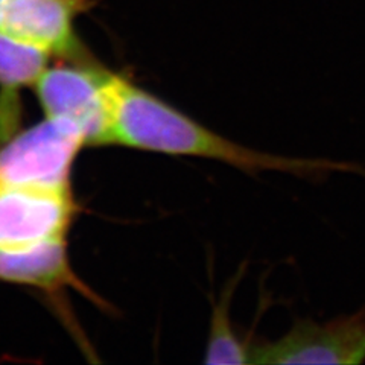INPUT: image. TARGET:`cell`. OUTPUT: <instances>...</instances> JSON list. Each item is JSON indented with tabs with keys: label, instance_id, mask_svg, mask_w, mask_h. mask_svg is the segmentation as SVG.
<instances>
[{
	"label": "cell",
	"instance_id": "obj_1",
	"mask_svg": "<svg viewBox=\"0 0 365 365\" xmlns=\"http://www.w3.org/2000/svg\"><path fill=\"white\" fill-rule=\"evenodd\" d=\"M108 95L113 145L215 160L248 174L276 170L317 182L327 180L334 173L365 177V168L358 163L277 155L236 143L119 73H108Z\"/></svg>",
	"mask_w": 365,
	"mask_h": 365
},
{
	"label": "cell",
	"instance_id": "obj_2",
	"mask_svg": "<svg viewBox=\"0 0 365 365\" xmlns=\"http://www.w3.org/2000/svg\"><path fill=\"white\" fill-rule=\"evenodd\" d=\"M108 73L86 61L46 68L34 84L44 118L72 125L86 146L113 145Z\"/></svg>",
	"mask_w": 365,
	"mask_h": 365
},
{
	"label": "cell",
	"instance_id": "obj_3",
	"mask_svg": "<svg viewBox=\"0 0 365 365\" xmlns=\"http://www.w3.org/2000/svg\"><path fill=\"white\" fill-rule=\"evenodd\" d=\"M83 148L84 139L75 127L44 118L0 145V189L72 186L73 165Z\"/></svg>",
	"mask_w": 365,
	"mask_h": 365
},
{
	"label": "cell",
	"instance_id": "obj_4",
	"mask_svg": "<svg viewBox=\"0 0 365 365\" xmlns=\"http://www.w3.org/2000/svg\"><path fill=\"white\" fill-rule=\"evenodd\" d=\"M362 362H365V306L324 323L299 318L283 336L259 342L251 351V364L356 365Z\"/></svg>",
	"mask_w": 365,
	"mask_h": 365
},
{
	"label": "cell",
	"instance_id": "obj_5",
	"mask_svg": "<svg viewBox=\"0 0 365 365\" xmlns=\"http://www.w3.org/2000/svg\"><path fill=\"white\" fill-rule=\"evenodd\" d=\"M78 205L72 186L0 189V250L66 239Z\"/></svg>",
	"mask_w": 365,
	"mask_h": 365
},
{
	"label": "cell",
	"instance_id": "obj_6",
	"mask_svg": "<svg viewBox=\"0 0 365 365\" xmlns=\"http://www.w3.org/2000/svg\"><path fill=\"white\" fill-rule=\"evenodd\" d=\"M86 6L87 0H6L0 8V32L51 55L83 61L75 20Z\"/></svg>",
	"mask_w": 365,
	"mask_h": 365
},
{
	"label": "cell",
	"instance_id": "obj_7",
	"mask_svg": "<svg viewBox=\"0 0 365 365\" xmlns=\"http://www.w3.org/2000/svg\"><path fill=\"white\" fill-rule=\"evenodd\" d=\"M0 280L58 292L75 288L88 295L67 255L66 239H53L19 250H0Z\"/></svg>",
	"mask_w": 365,
	"mask_h": 365
},
{
	"label": "cell",
	"instance_id": "obj_8",
	"mask_svg": "<svg viewBox=\"0 0 365 365\" xmlns=\"http://www.w3.org/2000/svg\"><path fill=\"white\" fill-rule=\"evenodd\" d=\"M51 53L0 32V145L16 134L20 90L34 87L49 67Z\"/></svg>",
	"mask_w": 365,
	"mask_h": 365
},
{
	"label": "cell",
	"instance_id": "obj_9",
	"mask_svg": "<svg viewBox=\"0 0 365 365\" xmlns=\"http://www.w3.org/2000/svg\"><path fill=\"white\" fill-rule=\"evenodd\" d=\"M233 289L235 287L225 291L221 300L213 306L205 364H251L253 344L239 336L232 324L230 303Z\"/></svg>",
	"mask_w": 365,
	"mask_h": 365
},
{
	"label": "cell",
	"instance_id": "obj_10",
	"mask_svg": "<svg viewBox=\"0 0 365 365\" xmlns=\"http://www.w3.org/2000/svg\"><path fill=\"white\" fill-rule=\"evenodd\" d=\"M6 2V0H0V8H2V5Z\"/></svg>",
	"mask_w": 365,
	"mask_h": 365
}]
</instances>
